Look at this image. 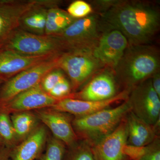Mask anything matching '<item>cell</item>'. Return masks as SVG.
<instances>
[{"label":"cell","mask_w":160,"mask_h":160,"mask_svg":"<svg viewBox=\"0 0 160 160\" xmlns=\"http://www.w3.org/2000/svg\"><path fill=\"white\" fill-rule=\"evenodd\" d=\"M126 121L121 122L114 131L92 148L95 160H128L123 152L127 144Z\"/></svg>","instance_id":"13"},{"label":"cell","mask_w":160,"mask_h":160,"mask_svg":"<svg viewBox=\"0 0 160 160\" xmlns=\"http://www.w3.org/2000/svg\"><path fill=\"white\" fill-rule=\"evenodd\" d=\"M160 61L159 51L154 46L129 45L112 71L130 91L160 71Z\"/></svg>","instance_id":"2"},{"label":"cell","mask_w":160,"mask_h":160,"mask_svg":"<svg viewBox=\"0 0 160 160\" xmlns=\"http://www.w3.org/2000/svg\"><path fill=\"white\" fill-rule=\"evenodd\" d=\"M117 88L113 71L104 68L92 78L81 91L72 93L68 98L88 101H102L114 97Z\"/></svg>","instance_id":"11"},{"label":"cell","mask_w":160,"mask_h":160,"mask_svg":"<svg viewBox=\"0 0 160 160\" xmlns=\"http://www.w3.org/2000/svg\"><path fill=\"white\" fill-rule=\"evenodd\" d=\"M130 91L125 89L109 99L88 101L66 98L59 100L50 108L53 110L74 115L76 117L86 116L103 109H109L121 101L128 99Z\"/></svg>","instance_id":"12"},{"label":"cell","mask_w":160,"mask_h":160,"mask_svg":"<svg viewBox=\"0 0 160 160\" xmlns=\"http://www.w3.org/2000/svg\"><path fill=\"white\" fill-rule=\"evenodd\" d=\"M152 87L160 98V71L155 73L151 78Z\"/></svg>","instance_id":"30"},{"label":"cell","mask_w":160,"mask_h":160,"mask_svg":"<svg viewBox=\"0 0 160 160\" xmlns=\"http://www.w3.org/2000/svg\"><path fill=\"white\" fill-rule=\"evenodd\" d=\"M58 68L70 80L73 90L78 89L87 80L105 68L89 50H72L63 52Z\"/></svg>","instance_id":"6"},{"label":"cell","mask_w":160,"mask_h":160,"mask_svg":"<svg viewBox=\"0 0 160 160\" xmlns=\"http://www.w3.org/2000/svg\"><path fill=\"white\" fill-rule=\"evenodd\" d=\"M46 138L47 133L45 127H37L19 145L11 149L10 159L35 160L40 158Z\"/></svg>","instance_id":"18"},{"label":"cell","mask_w":160,"mask_h":160,"mask_svg":"<svg viewBox=\"0 0 160 160\" xmlns=\"http://www.w3.org/2000/svg\"><path fill=\"white\" fill-rule=\"evenodd\" d=\"M0 48L30 56L66 52L62 44L56 37L33 34L19 28L10 33Z\"/></svg>","instance_id":"4"},{"label":"cell","mask_w":160,"mask_h":160,"mask_svg":"<svg viewBox=\"0 0 160 160\" xmlns=\"http://www.w3.org/2000/svg\"><path fill=\"white\" fill-rule=\"evenodd\" d=\"M10 119L18 141L25 139L37 127L38 118L30 111L12 113Z\"/></svg>","instance_id":"21"},{"label":"cell","mask_w":160,"mask_h":160,"mask_svg":"<svg viewBox=\"0 0 160 160\" xmlns=\"http://www.w3.org/2000/svg\"><path fill=\"white\" fill-rule=\"evenodd\" d=\"M77 20L59 6L49 8L47 13L45 34L54 36L65 30Z\"/></svg>","instance_id":"20"},{"label":"cell","mask_w":160,"mask_h":160,"mask_svg":"<svg viewBox=\"0 0 160 160\" xmlns=\"http://www.w3.org/2000/svg\"><path fill=\"white\" fill-rule=\"evenodd\" d=\"M102 23L98 15L92 13L86 17L76 20L65 30L53 36L60 40L66 52L78 50L92 51L102 31Z\"/></svg>","instance_id":"5"},{"label":"cell","mask_w":160,"mask_h":160,"mask_svg":"<svg viewBox=\"0 0 160 160\" xmlns=\"http://www.w3.org/2000/svg\"><path fill=\"white\" fill-rule=\"evenodd\" d=\"M61 3L62 1L59 0H37L21 18L18 28L33 34H45L48 10L59 6Z\"/></svg>","instance_id":"17"},{"label":"cell","mask_w":160,"mask_h":160,"mask_svg":"<svg viewBox=\"0 0 160 160\" xmlns=\"http://www.w3.org/2000/svg\"><path fill=\"white\" fill-rule=\"evenodd\" d=\"M64 145L55 138L50 139L45 153L40 156V160H63L65 152Z\"/></svg>","instance_id":"23"},{"label":"cell","mask_w":160,"mask_h":160,"mask_svg":"<svg viewBox=\"0 0 160 160\" xmlns=\"http://www.w3.org/2000/svg\"><path fill=\"white\" fill-rule=\"evenodd\" d=\"M0 140L3 145L12 149L18 140L9 115L0 112Z\"/></svg>","instance_id":"22"},{"label":"cell","mask_w":160,"mask_h":160,"mask_svg":"<svg viewBox=\"0 0 160 160\" xmlns=\"http://www.w3.org/2000/svg\"><path fill=\"white\" fill-rule=\"evenodd\" d=\"M72 90L71 83L66 77L60 81L48 94L52 97L61 100L68 97L71 94Z\"/></svg>","instance_id":"26"},{"label":"cell","mask_w":160,"mask_h":160,"mask_svg":"<svg viewBox=\"0 0 160 160\" xmlns=\"http://www.w3.org/2000/svg\"><path fill=\"white\" fill-rule=\"evenodd\" d=\"M136 160H160V149L158 143L153 142L151 148Z\"/></svg>","instance_id":"29"},{"label":"cell","mask_w":160,"mask_h":160,"mask_svg":"<svg viewBox=\"0 0 160 160\" xmlns=\"http://www.w3.org/2000/svg\"><path fill=\"white\" fill-rule=\"evenodd\" d=\"M59 100L45 92L39 84L21 92L8 102L0 106V112L9 115L33 109L50 108Z\"/></svg>","instance_id":"10"},{"label":"cell","mask_w":160,"mask_h":160,"mask_svg":"<svg viewBox=\"0 0 160 160\" xmlns=\"http://www.w3.org/2000/svg\"><path fill=\"white\" fill-rule=\"evenodd\" d=\"M104 24L119 30L129 45H149L160 28V12L151 2L118 0L99 14Z\"/></svg>","instance_id":"1"},{"label":"cell","mask_w":160,"mask_h":160,"mask_svg":"<svg viewBox=\"0 0 160 160\" xmlns=\"http://www.w3.org/2000/svg\"><path fill=\"white\" fill-rule=\"evenodd\" d=\"M131 91L128 98L130 110L154 127L159 121L160 98L153 89L151 78L140 83Z\"/></svg>","instance_id":"8"},{"label":"cell","mask_w":160,"mask_h":160,"mask_svg":"<svg viewBox=\"0 0 160 160\" xmlns=\"http://www.w3.org/2000/svg\"><path fill=\"white\" fill-rule=\"evenodd\" d=\"M66 11L77 19L86 17L93 12L91 5L82 0H76L72 2L68 6Z\"/></svg>","instance_id":"24"},{"label":"cell","mask_w":160,"mask_h":160,"mask_svg":"<svg viewBox=\"0 0 160 160\" xmlns=\"http://www.w3.org/2000/svg\"><path fill=\"white\" fill-rule=\"evenodd\" d=\"M60 54L30 56L0 48V79L6 82L22 72Z\"/></svg>","instance_id":"14"},{"label":"cell","mask_w":160,"mask_h":160,"mask_svg":"<svg viewBox=\"0 0 160 160\" xmlns=\"http://www.w3.org/2000/svg\"><path fill=\"white\" fill-rule=\"evenodd\" d=\"M4 81H3V80L1 79H0V86H1V85L2 84V83L4 82Z\"/></svg>","instance_id":"32"},{"label":"cell","mask_w":160,"mask_h":160,"mask_svg":"<svg viewBox=\"0 0 160 160\" xmlns=\"http://www.w3.org/2000/svg\"><path fill=\"white\" fill-rule=\"evenodd\" d=\"M12 149L3 146L0 148V160H11L10 152Z\"/></svg>","instance_id":"31"},{"label":"cell","mask_w":160,"mask_h":160,"mask_svg":"<svg viewBox=\"0 0 160 160\" xmlns=\"http://www.w3.org/2000/svg\"><path fill=\"white\" fill-rule=\"evenodd\" d=\"M3 146H4L3 145V143H2V142H1V140H0V148H1V147H2Z\"/></svg>","instance_id":"33"},{"label":"cell","mask_w":160,"mask_h":160,"mask_svg":"<svg viewBox=\"0 0 160 160\" xmlns=\"http://www.w3.org/2000/svg\"><path fill=\"white\" fill-rule=\"evenodd\" d=\"M37 117L51 130L55 138L68 146H72L77 139L69 116L51 108L37 110Z\"/></svg>","instance_id":"16"},{"label":"cell","mask_w":160,"mask_h":160,"mask_svg":"<svg viewBox=\"0 0 160 160\" xmlns=\"http://www.w3.org/2000/svg\"><path fill=\"white\" fill-rule=\"evenodd\" d=\"M118 0H97L91 2L93 12L99 14H102L114 6Z\"/></svg>","instance_id":"28"},{"label":"cell","mask_w":160,"mask_h":160,"mask_svg":"<svg viewBox=\"0 0 160 160\" xmlns=\"http://www.w3.org/2000/svg\"><path fill=\"white\" fill-rule=\"evenodd\" d=\"M127 144L136 146H145L155 141V130L130 110L126 114Z\"/></svg>","instance_id":"19"},{"label":"cell","mask_w":160,"mask_h":160,"mask_svg":"<svg viewBox=\"0 0 160 160\" xmlns=\"http://www.w3.org/2000/svg\"><path fill=\"white\" fill-rule=\"evenodd\" d=\"M37 0H0V45L19 27L21 18Z\"/></svg>","instance_id":"15"},{"label":"cell","mask_w":160,"mask_h":160,"mask_svg":"<svg viewBox=\"0 0 160 160\" xmlns=\"http://www.w3.org/2000/svg\"><path fill=\"white\" fill-rule=\"evenodd\" d=\"M130 110L127 99L114 108L76 117L72 122V127L93 146L114 131Z\"/></svg>","instance_id":"3"},{"label":"cell","mask_w":160,"mask_h":160,"mask_svg":"<svg viewBox=\"0 0 160 160\" xmlns=\"http://www.w3.org/2000/svg\"><path fill=\"white\" fill-rule=\"evenodd\" d=\"M62 53L43 61L4 82L0 86V106L40 84L49 72L58 68L59 61Z\"/></svg>","instance_id":"7"},{"label":"cell","mask_w":160,"mask_h":160,"mask_svg":"<svg viewBox=\"0 0 160 160\" xmlns=\"http://www.w3.org/2000/svg\"><path fill=\"white\" fill-rule=\"evenodd\" d=\"M65 73L60 68H56L44 77L40 82L42 89L48 93L63 78L66 77Z\"/></svg>","instance_id":"25"},{"label":"cell","mask_w":160,"mask_h":160,"mask_svg":"<svg viewBox=\"0 0 160 160\" xmlns=\"http://www.w3.org/2000/svg\"><path fill=\"white\" fill-rule=\"evenodd\" d=\"M67 160H95L92 148L88 145L78 148L70 155Z\"/></svg>","instance_id":"27"},{"label":"cell","mask_w":160,"mask_h":160,"mask_svg":"<svg viewBox=\"0 0 160 160\" xmlns=\"http://www.w3.org/2000/svg\"><path fill=\"white\" fill-rule=\"evenodd\" d=\"M129 46L125 36L118 29L103 25L102 31L92 50L95 57L106 68L113 70Z\"/></svg>","instance_id":"9"}]
</instances>
